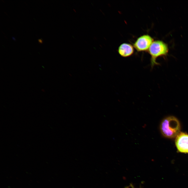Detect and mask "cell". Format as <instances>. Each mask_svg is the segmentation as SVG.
I'll use <instances>...</instances> for the list:
<instances>
[{"label":"cell","instance_id":"52a82bcc","mask_svg":"<svg viewBox=\"0 0 188 188\" xmlns=\"http://www.w3.org/2000/svg\"><path fill=\"white\" fill-rule=\"evenodd\" d=\"M130 186L131 187V188H135L133 185L131 184H130Z\"/></svg>","mask_w":188,"mask_h":188},{"label":"cell","instance_id":"30bf717a","mask_svg":"<svg viewBox=\"0 0 188 188\" xmlns=\"http://www.w3.org/2000/svg\"><path fill=\"white\" fill-rule=\"evenodd\" d=\"M73 10L75 12H76V10H75V9H73Z\"/></svg>","mask_w":188,"mask_h":188},{"label":"cell","instance_id":"7a4b0ae2","mask_svg":"<svg viewBox=\"0 0 188 188\" xmlns=\"http://www.w3.org/2000/svg\"><path fill=\"white\" fill-rule=\"evenodd\" d=\"M151 56V66L152 68L155 65H159L156 61L157 59L159 57L166 56L168 51L167 44L160 40L154 41L148 50Z\"/></svg>","mask_w":188,"mask_h":188},{"label":"cell","instance_id":"8992f818","mask_svg":"<svg viewBox=\"0 0 188 188\" xmlns=\"http://www.w3.org/2000/svg\"><path fill=\"white\" fill-rule=\"evenodd\" d=\"M39 43L40 44H42L43 43V40L41 39H38Z\"/></svg>","mask_w":188,"mask_h":188},{"label":"cell","instance_id":"5b68a950","mask_svg":"<svg viewBox=\"0 0 188 188\" xmlns=\"http://www.w3.org/2000/svg\"><path fill=\"white\" fill-rule=\"evenodd\" d=\"M118 52L122 57H126L132 55L134 52L133 46L131 44L124 43L121 44L118 49Z\"/></svg>","mask_w":188,"mask_h":188},{"label":"cell","instance_id":"3957f363","mask_svg":"<svg viewBox=\"0 0 188 188\" xmlns=\"http://www.w3.org/2000/svg\"><path fill=\"white\" fill-rule=\"evenodd\" d=\"M154 41L153 38L148 34H144L138 37L133 44V47L139 52L148 51Z\"/></svg>","mask_w":188,"mask_h":188},{"label":"cell","instance_id":"6da1fadb","mask_svg":"<svg viewBox=\"0 0 188 188\" xmlns=\"http://www.w3.org/2000/svg\"><path fill=\"white\" fill-rule=\"evenodd\" d=\"M160 128L162 134L169 138H174L180 133V126L177 119L173 116L166 118L162 121Z\"/></svg>","mask_w":188,"mask_h":188},{"label":"cell","instance_id":"ba28073f","mask_svg":"<svg viewBox=\"0 0 188 188\" xmlns=\"http://www.w3.org/2000/svg\"><path fill=\"white\" fill-rule=\"evenodd\" d=\"M12 38L13 39V40H14L15 41V38L13 37H12Z\"/></svg>","mask_w":188,"mask_h":188},{"label":"cell","instance_id":"277c9868","mask_svg":"<svg viewBox=\"0 0 188 188\" xmlns=\"http://www.w3.org/2000/svg\"><path fill=\"white\" fill-rule=\"evenodd\" d=\"M175 143L178 150L183 153H188V134L180 133L176 137Z\"/></svg>","mask_w":188,"mask_h":188},{"label":"cell","instance_id":"9c48e42d","mask_svg":"<svg viewBox=\"0 0 188 188\" xmlns=\"http://www.w3.org/2000/svg\"><path fill=\"white\" fill-rule=\"evenodd\" d=\"M124 188H129V186H127L126 187Z\"/></svg>","mask_w":188,"mask_h":188}]
</instances>
